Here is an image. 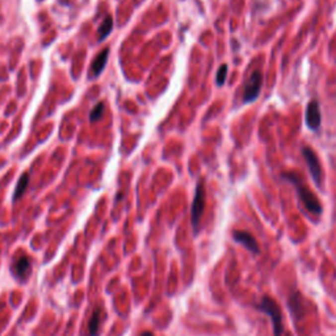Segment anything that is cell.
I'll list each match as a JSON object with an SVG mask.
<instances>
[{
    "mask_svg": "<svg viewBox=\"0 0 336 336\" xmlns=\"http://www.w3.org/2000/svg\"><path fill=\"white\" fill-rule=\"evenodd\" d=\"M256 309L269 317L270 322H272V327H273V336H282V333H284L282 313L277 302L272 300L270 297H263L260 302L256 305Z\"/></svg>",
    "mask_w": 336,
    "mask_h": 336,
    "instance_id": "cell-2",
    "label": "cell"
},
{
    "mask_svg": "<svg viewBox=\"0 0 336 336\" xmlns=\"http://www.w3.org/2000/svg\"><path fill=\"white\" fill-rule=\"evenodd\" d=\"M321 108H319V102L317 100L309 102L306 109V125L311 130H318L321 126Z\"/></svg>",
    "mask_w": 336,
    "mask_h": 336,
    "instance_id": "cell-7",
    "label": "cell"
},
{
    "mask_svg": "<svg viewBox=\"0 0 336 336\" xmlns=\"http://www.w3.org/2000/svg\"><path fill=\"white\" fill-rule=\"evenodd\" d=\"M101 318H102V310L100 307H97V309H95V311L92 313L91 319L88 322V333H89V336H96L99 334Z\"/></svg>",
    "mask_w": 336,
    "mask_h": 336,
    "instance_id": "cell-10",
    "label": "cell"
},
{
    "mask_svg": "<svg viewBox=\"0 0 336 336\" xmlns=\"http://www.w3.org/2000/svg\"><path fill=\"white\" fill-rule=\"evenodd\" d=\"M205 209V188L204 184L198 183L194 194L193 205H192V225H193L194 233L198 231V225L201 221L202 213Z\"/></svg>",
    "mask_w": 336,
    "mask_h": 336,
    "instance_id": "cell-3",
    "label": "cell"
},
{
    "mask_svg": "<svg viewBox=\"0 0 336 336\" xmlns=\"http://www.w3.org/2000/svg\"><path fill=\"white\" fill-rule=\"evenodd\" d=\"M261 84H263V77H261L260 71L252 73V75L250 77L247 83H246L245 91H243V100H245V102H251L256 100V97L260 93V89H261Z\"/></svg>",
    "mask_w": 336,
    "mask_h": 336,
    "instance_id": "cell-5",
    "label": "cell"
},
{
    "mask_svg": "<svg viewBox=\"0 0 336 336\" xmlns=\"http://www.w3.org/2000/svg\"><path fill=\"white\" fill-rule=\"evenodd\" d=\"M108 49H104V50L100 53L97 57L95 58V61L92 62V69H91V75L92 78H96L97 75H100L101 74V71L104 70V67H105L106 65V61H108Z\"/></svg>",
    "mask_w": 336,
    "mask_h": 336,
    "instance_id": "cell-9",
    "label": "cell"
},
{
    "mask_svg": "<svg viewBox=\"0 0 336 336\" xmlns=\"http://www.w3.org/2000/svg\"><path fill=\"white\" fill-rule=\"evenodd\" d=\"M12 273L20 282L26 281L32 273V261L28 255L18 256L12 264Z\"/></svg>",
    "mask_w": 336,
    "mask_h": 336,
    "instance_id": "cell-6",
    "label": "cell"
},
{
    "mask_svg": "<svg viewBox=\"0 0 336 336\" xmlns=\"http://www.w3.org/2000/svg\"><path fill=\"white\" fill-rule=\"evenodd\" d=\"M302 154L305 161L307 162V167L310 169V173L313 176V179L317 183V185H321L322 179H323V173H322V167L319 163V159L317 157V154L314 153L313 149L310 147H303Z\"/></svg>",
    "mask_w": 336,
    "mask_h": 336,
    "instance_id": "cell-4",
    "label": "cell"
},
{
    "mask_svg": "<svg viewBox=\"0 0 336 336\" xmlns=\"http://www.w3.org/2000/svg\"><path fill=\"white\" fill-rule=\"evenodd\" d=\"M284 176H285L286 179H288L293 185L296 186L297 193L300 196L301 201L305 205V208H306L311 214H314V216H321L322 212H323V210H322L321 202H319L318 197L311 192L310 188L303 183V180L301 179V176H298L297 173H286V175Z\"/></svg>",
    "mask_w": 336,
    "mask_h": 336,
    "instance_id": "cell-1",
    "label": "cell"
},
{
    "mask_svg": "<svg viewBox=\"0 0 336 336\" xmlns=\"http://www.w3.org/2000/svg\"><path fill=\"white\" fill-rule=\"evenodd\" d=\"M112 26H113V18L110 17V16H108V17H105V20L101 22V25H100L99 40H104V38L110 33Z\"/></svg>",
    "mask_w": 336,
    "mask_h": 336,
    "instance_id": "cell-11",
    "label": "cell"
},
{
    "mask_svg": "<svg viewBox=\"0 0 336 336\" xmlns=\"http://www.w3.org/2000/svg\"><path fill=\"white\" fill-rule=\"evenodd\" d=\"M226 75H227V66L226 65H222V66L219 67L218 74H217V84L218 85H222L226 81Z\"/></svg>",
    "mask_w": 336,
    "mask_h": 336,
    "instance_id": "cell-14",
    "label": "cell"
},
{
    "mask_svg": "<svg viewBox=\"0 0 336 336\" xmlns=\"http://www.w3.org/2000/svg\"><path fill=\"white\" fill-rule=\"evenodd\" d=\"M28 183H29V175H28V173H24V175L20 177L17 186H16L15 200H18V198L21 197L22 194H24V192H25V189H26V186H28Z\"/></svg>",
    "mask_w": 336,
    "mask_h": 336,
    "instance_id": "cell-12",
    "label": "cell"
},
{
    "mask_svg": "<svg viewBox=\"0 0 336 336\" xmlns=\"http://www.w3.org/2000/svg\"><path fill=\"white\" fill-rule=\"evenodd\" d=\"M233 238H234V241L239 245L245 246L246 249L249 250L250 252L252 253H255V255H259L260 253V247L257 245V242L253 238V235L247 233V231H234V234H233Z\"/></svg>",
    "mask_w": 336,
    "mask_h": 336,
    "instance_id": "cell-8",
    "label": "cell"
},
{
    "mask_svg": "<svg viewBox=\"0 0 336 336\" xmlns=\"http://www.w3.org/2000/svg\"><path fill=\"white\" fill-rule=\"evenodd\" d=\"M141 336H154L153 333H149V331H146V333H143Z\"/></svg>",
    "mask_w": 336,
    "mask_h": 336,
    "instance_id": "cell-15",
    "label": "cell"
},
{
    "mask_svg": "<svg viewBox=\"0 0 336 336\" xmlns=\"http://www.w3.org/2000/svg\"><path fill=\"white\" fill-rule=\"evenodd\" d=\"M102 112H104V104H102V102H99V104H97V105L92 109L91 116H89L92 122H95V121L99 120V118L102 116Z\"/></svg>",
    "mask_w": 336,
    "mask_h": 336,
    "instance_id": "cell-13",
    "label": "cell"
}]
</instances>
